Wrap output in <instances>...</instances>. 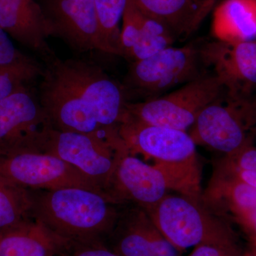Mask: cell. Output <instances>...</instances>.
Masks as SVG:
<instances>
[{
	"label": "cell",
	"instance_id": "6da1fadb",
	"mask_svg": "<svg viewBox=\"0 0 256 256\" xmlns=\"http://www.w3.org/2000/svg\"><path fill=\"white\" fill-rule=\"evenodd\" d=\"M46 64L38 99L54 129L111 137L127 114L124 86L87 60Z\"/></svg>",
	"mask_w": 256,
	"mask_h": 256
},
{
	"label": "cell",
	"instance_id": "7a4b0ae2",
	"mask_svg": "<svg viewBox=\"0 0 256 256\" xmlns=\"http://www.w3.org/2000/svg\"><path fill=\"white\" fill-rule=\"evenodd\" d=\"M32 193V216L72 244L96 242L118 220V204L106 194L78 188Z\"/></svg>",
	"mask_w": 256,
	"mask_h": 256
},
{
	"label": "cell",
	"instance_id": "3957f363",
	"mask_svg": "<svg viewBox=\"0 0 256 256\" xmlns=\"http://www.w3.org/2000/svg\"><path fill=\"white\" fill-rule=\"evenodd\" d=\"M224 96L220 79L206 73L164 96L128 102L126 109L128 116L140 122L188 132L202 110Z\"/></svg>",
	"mask_w": 256,
	"mask_h": 256
},
{
	"label": "cell",
	"instance_id": "277c9868",
	"mask_svg": "<svg viewBox=\"0 0 256 256\" xmlns=\"http://www.w3.org/2000/svg\"><path fill=\"white\" fill-rule=\"evenodd\" d=\"M144 210L166 240L181 254L202 242L234 234L224 218L202 202L184 196L166 194Z\"/></svg>",
	"mask_w": 256,
	"mask_h": 256
},
{
	"label": "cell",
	"instance_id": "5b68a950",
	"mask_svg": "<svg viewBox=\"0 0 256 256\" xmlns=\"http://www.w3.org/2000/svg\"><path fill=\"white\" fill-rule=\"evenodd\" d=\"M0 178L30 191L78 188L106 194L94 180L44 152L21 149L0 153Z\"/></svg>",
	"mask_w": 256,
	"mask_h": 256
},
{
	"label": "cell",
	"instance_id": "8992f818",
	"mask_svg": "<svg viewBox=\"0 0 256 256\" xmlns=\"http://www.w3.org/2000/svg\"><path fill=\"white\" fill-rule=\"evenodd\" d=\"M206 68L200 45L172 46L144 60L132 62L124 87L150 97V100L200 78L207 73Z\"/></svg>",
	"mask_w": 256,
	"mask_h": 256
},
{
	"label": "cell",
	"instance_id": "52a82bcc",
	"mask_svg": "<svg viewBox=\"0 0 256 256\" xmlns=\"http://www.w3.org/2000/svg\"><path fill=\"white\" fill-rule=\"evenodd\" d=\"M42 152L72 165L98 184L106 193L120 160L129 152L120 134L105 138L54 128Z\"/></svg>",
	"mask_w": 256,
	"mask_h": 256
},
{
	"label": "cell",
	"instance_id": "ba28073f",
	"mask_svg": "<svg viewBox=\"0 0 256 256\" xmlns=\"http://www.w3.org/2000/svg\"><path fill=\"white\" fill-rule=\"evenodd\" d=\"M52 129L38 98L28 87L0 100V153L42 152Z\"/></svg>",
	"mask_w": 256,
	"mask_h": 256
},
{
	"label": "cell",
	"instance_id": "9c48e42d",
	"mask_svg": "<svg viewBox=\"0 0 256 256\" xmlns=\"http://www.w3.org/2000/svg\"><path fill=\"white\" fill-rule=\"evenodd\" d=\"M196 144L223 153L235 152L252 140L246 100H234L225 96L202 110L190 128Z\"/></svg>",
	"mask_w": 256,
	"mask_h": 256
},
{
	"label": "cell",
	"instance_id": "30bf717a",
	"mask_svg": "<svg viewBox=\"0 0 256 256\" xmlns=\"http://www.w3.org/2000/svg\"><path fill=\"white\" fill-rule=\"evenodd\" d=\"M202 60L220 79L226 96L246 100L256 95V40H213L200 45Z\"/></svg>",
	"mask_w": 256,
	"mask_h": 256
},
{
	"label": "cell",
	"instance_id": "8fae6325",
	"mask_svg": "<svg viewBox=\"0 0 256 256\" xmlns=\"http://www.w3.org/2000/svg\"><path fill=\"white\" fill-rule=\"evenodd\" d=\"M52 36L63 40L78 53H106L94 0H45L42 6Z\"/></svg>",
	"mask_w": 256,
	"mask_h": 256
},
{
	"label": "cell",
	"instance_id": "7c38bea8",
	"mask_svg": "<svg viewBox=\"0 0 256 256\" xmlns=\"http://www.w3.org/2000/svg\"><path fill=\"white\" fill-rule=\"evenodd\" d=\"M118 130L132 154L138 153L163 162H176L197 156L196 143L186 131L144 124L127 114Z\"/></svg>",
	"mask_w": 256,
	"mask_h": 256
},
{
	"label": "cell",
	"instance_id": "4fadbf2b",
	"mask_svg": "<svg viewBox=\"0 0 256 256\" xmlns=\"http://www.w3.org/2000/svg\"><path fill=\"white\" fill-rule=\"evenodd\" d=\"M164 176L154 165L126 153L117 165L106 193L117 204L132 203L148 210L168 194Z\"/></svg>",
	"mask_w": 256,
	"mask_h": 256
},
{
	"label": "cell",
	"instance_id": "5bb4252c",
	"mask_svg": "<svg viewBox=\"0 0 256 256\" xmlns=\"http://www.w3.org/2000/svg\"><path fill=\"white\" fill-rule=\"evenodd\" d=\"M112 234V250L122 256H182L138 206L120 210Z\"/></svg>",
	"mask_w": 256,
	"mask_h": 256
},
{
	"label": "cell",
	"instance_id": "9a60e30c",
	"mask_svg": "<svg viewBox=\"0 0 256 256\" xmlns=\"http://www.w3.org/2000/svg\"><path fill=\"white\" fill-rule=\"evenodd\" d=\"M0 28L46 63L55 58L48 43L52 36L50 24L35 0H0Z\"/></svg>",
	"mask_w": 256,
	"mask_h": 256
},
{
	"label": "cell",
	"instance_id": "2e32d148",
	"mask_svg": "<svg viewBox=\"0 0 256 256\" xmlns=\"http://www.w3.org/2000/svg\"><path fill=\"white\" fill-rule=\"evenodd\" d=\"M176 40L169 28L128 0L121 26L124 58L132 62L144 60L172 46Z\"/></svg>",
	"mask_w": 256,
	"mask_h": 256
},
{
	"label": "cell",
	"instance_id": "e0dca14e",
	"mask_svg": "<svg viewBox=\"0 0 256 256\" xmlns=\"http://www.w3.org/2000/svg\"><path fill=\"white\" fill-rule=\"evenodd\" d=\"M202 203L218 216L230 215L238 222L256 212V188L215 168Z\"/></svg>",
	"mask_w": 256,
	"mask_h": 256
},
{
	"label": "cell",
	"instance_id": "ac0fdd59",
	"mask_svg": "<svg viewBox=\"0 0 256 256\" xmlns=\"http://www.w3.org/2000/svg\"><path fill=\"white\" fill-rule=\"evenodd\" d=\"M70 244L33 217L0 233V256H56Z\"/></svg>",
	"mask_w": 256,
	"mask_h": 256
},
{
	"label": "cell",
	"instance_id": "d6986e66",
	"mask_svg": "<svg viewBox=\"0 0 256 256\" xmlns=\"http://www.w3.org/2000/svg\"><path fill=\"white\" fill-rule=\"evenodd\" d=\"M144 14L164 24L176 40L200 26L214 6L208 0H132Z\"/></svg>",
	"mask_w": 256,
	"mask_h": 256
},
{
	"label": "cell",
	"instance_id": "ffe728a7",
	"mask_svg": "<svg viewBox=\"0 0 256 256\" xmlns=\"http://www.w3.org/2000/svg\"><path fill=\"white\" fill-rule=\"evenodd\" d=\"M212 33L216 40H256V0H224L215 8Z\"/></svg>",
	"mask_w": 256,
	"mask_h": 256
},
{
	"label": "cell",
	"instance_id": "44dd1931",
	"mask_svg": "<svg viewBox=\"0 0 256 256\" xmlns=\"http://www.w3.org/2000/svg\"><path fill=\"white\" fill-rule=\"evenodd\" d=\"M154 165L164 176L168 190L202 202V170L198 156L176 162H154Z\"/></svg>",
	"mask_w": 256,
	"mask_h": 256
},
{
	"label": "cell",
	"instance_id": "7402d4cb",
	"mask_svg": "<svg viewBox=\"0 0 256 256\" xmlns=\"http://www.w3.org/2000/svg\"><path fill=\"white\" fill-rule=\"evenodd\" d=\"M98 24L106 54L124 57L120 24L128 0H94Z\"/></svg>",
	"mask_w": 256,
	"mask_h": 256
},
{
	"label": "cell",
	"instance_id": "603a6c76",
	"mask_svg": "<svg viewBox=\"0 0 256 256\" xmlns=\"http://www.w3.org/2000/svg\"><path fill=\"white\" fill-rule=\"evenodd\" d=\"M32 216V193L0 178V233Z\"/></svg>",
	"mask_w": 256,
	"mask_h": 256
},
{
	"label": "cell",
	"instance_id": "cb8c5ba5",
	"mask_svg": "<svg viewBox=\"0 0 256 256\" xmlns=\"http://www.w3.org/2000/svg\"><path fill=\"white\" fill-rule=\"evenodd\" d=\"M44 69L40 64L28 66L0 67V100L23 88L37 77Z\"/></svg>",
	"mask_w": 256,
	"mask_h": 256
},
{
	"label": "cell",
	"instance_id": "d4e9b609",
	"mask_svg": "<svg viewBox=\"0 0 256 256\" xmlns=\"http://www.w3.org/2000/svg\"><path fill=\"white\" fill-rule=\"evenodd\" d=\"M188 256H246L235 235L198 244Z\"/></svg>",
	"mask_w": 256,
	"mask_h": 256
},
{
	"label": "cell",
	"instance_id": "484cf974",
	"mask_svg": "<svg viewBox=\"0 0 256 256\" xmlns=\"http://www.w3.org/2000/svg\"><path fill=\"white\" fill-rule=\"evenodd\" d=\"M38 64L22 53L10 36L0 28V67L28 66Z\"/></svg>",
	"mask_w": 256,
	"mask_h": 256
},
{
	"label": "cell",
	"instance_id": "4316f807",
	"mask_svg": "<svg viewBox=\"0 0 256 256\" xmlns=\"http://www.w3.org/2000/svg\"><path fill=\"white\" fill-rule=\"evenodd\" d=\"M216 164L228 169L256 171V146L250 141L238 150L224 156Z\"/></svg>",
	"mask_w": 256,
	"mask_h": 256
},
{
	"label": "cell",
	"instance_id": "83f0119b",
	"mask_svg": "<svg viewBox=\"0 0 256 256\" xmlns=\"http://www.w3.org/2000/svg\"><path fill=\"white\" fill-rule=\"evenodd\" d=\"M80 247H77L74 252L67 256H122L110 249L102 246L92 244H79Z\"/></svg>",
	"mask_w": 256,
	"mask_h": 256
},
{
	"label": "cell",
	"instance_id": "f1b7e54d",
	"mask_svg": "<svg viewBox=\"0 0 256 256\" xmlns=\"http://www.w3.org/2000/svg\"><path fill=\"white\" fill-rule=\"evenodd\" d=\"M216 169L220 170L226 174L232 175L234 178H238L240 181L246 183L256 188V171H248V170L228 169L215 165Z\"/></svg>",
	"mask_w": 256,
	"mask_h": 256
},
{
	"label": "cell",
	"instance_id": "f546056e",
	"mask_svg": "<svg viewBox=\"0 0 256 256\" xmlns=\"http://www.w3.org/2000/svg\"><path fill=\"white\" fill-rule=\"evenodd\" d=\"M237 223L248 236L252 248L256 247V210Z\"/></svg>",
	"mask_w": 256,
	"mask_h": 256
},
{
	"label": "cell",
	"instance_id": "4dcf8cb0",
	"mask_svg": "<svg viewBox=\"0 0 256 256\" xmlns=\"http://www.w3.org/2000/svg\"><path fill=\"white\" fill-rule=\"evenodd\" d=\"M250 106V120H252V128H250V137L252 142L256 146V95L252 96L249 100Z\"/></svg>",
	"mask_w": 256,
	"mask_h": 256
},
{
	"label": "cell",
	"instance_id": "1f68e13d",
	"mask_svg": "<svg viewBox=\"0 0 256 256\" xmlns=\"http://www.w3.org/2000/svg\"><path fill=\"white\" fill-rule=\"evenodd\" d=\"M210 2V4H212V6H214L215 3L216 2L217 0H208Z\"/></svg>",
	"mask_w": 256,
	"mask_h": 256
},
{
	"label": "cell",
	"instance_id": "d6a6232c",
	"mask_svg": "<svg viewBox=\"0 0 256 256\" xmlns=\"http://www.w3.org/2000/svg\"><path fill=\"white\" fill-rule=\"evenodd\" d=\"M246 256H256V252L252 250L250 254H248V255H246Z\"/></svg>",
	"mask_w": 256,
	"mask_h": 256
},
{
	"label": "cell",
	"instance_id": "836d02e7",
	"mask_svg": "<svg viewBox=\"0 0 256 256\" xmlns=\"http://www.w3.org/2000/svg\"><path fill=\"white\" fill-rule=\"evenodd\" d=\"M252 252H256V247L252 248Z\"/></svg>",
	"mask_w": 256,
	"mask_h": 256
}]
</instances>
